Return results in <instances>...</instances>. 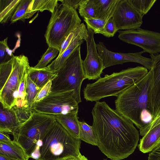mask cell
<instances>
[{
	"label": "cell",
	"instance_id": "cell-1",
	"mask_svg": "<svg viewBox=\"0 0 160 160\" xmlns=\"http://www.w3.org/2000/svg\"><path fill=\"white\" fill-rule=\"evenodd\" d=\"M92 113L97 146L102 153L112 160H120L133 152L139 133L131 120L105 102H96Z\"/></svg>",
	"mask_w": 160,
	"mask_h": 160
},
{
	"label": "cell",
	"instance_id": "cell-2",
	"mask_svg": "<svg viewBox=\"0 0 160 160\" xmlns=\"http://www.w3.org/2000/svg\"><path fill=\"white\" fill-rule=\"evenodd\" d=\"M148 72L144 67L138 66L106 75L87 85L83 90L84 97L87 101L97 102L104 98L117 97Z\"/></svg>",
	"mask_w": 160,
	"mask_h": 160
},
{
	"label": "cell",
	"instance_id": "cell-3",
	"mask_svg": "<svg viewBox=\"0 0 160 160\" xmlns=\"http://www.w3.org/2000/svg\"><path fill=\"white\" fill-rule=\"evenodd\" d=\"M81 140L72 135L56 120L43 136L38 160H65L79 157Z\"/></svg>",
	"mask_w": 160,
	"mask_h": 160
},
{
	"label": "cell",
	"instance_id": "cell-4",
	"mask_svg": "<svg viewBox=\"0 0 160 160\" xmlns=\"http://www.w3.org/2000/svg\"><path fill=\"white\" fill-rule=\"evenodd\" d=\"M151 70L117 96L116 110L131 120L139 129L144 126L141 120L142 112L147 109Z\"/></svg>",
	"mask_w": 160,
	"mask_h": 160
},
{
	"label": "cell",
	"instance_id": "cell-5",
	"mask_svg": "<svg viewBox=\"0 0 160 160\" xmlns=\"http://www.w3.org/2000/svg\"><path fill=\"white\" fill-rule=\"evenodd\" d=\"M79 46L67 59L52 80L51 92L73 90L74 97L79 103L81 102L80 89L85 79Z\"/></svg>",
	"mask_w": 160,
	"mask_h": 160
},
{
	"label": "cell",
	"instance_id": "cell-6",
	"mask_svg": "<svg viewBox=\"0 0 160 160\" xmlns=\"http://www.w3.org/2000/svg\"><path fill=\"white\" fill-rule=\"evenodd\" d=\"M81 22L76 10L58 3L52 13L45 34L48 47L60 51L65 39Z\"/></svg>",
	"mask_w": 160,
	"mask_h": 160
},
{
	"label": "cell",
	"instance_id": "cell-7",
	"mask_svg": "<svg viewBox=\"0 0 160 160\" xmlns=\"http://www.w3.org/2000/svg\"><path fill=\"white\" fill-rule=\"evenodd\" d=\"M56 120L54 115L33 111L29 119L13 132V140L30 158L38 142L42 139Z\"/></svg>",
	"mask_w": 160,
	"mask_h": 160
},
{
	"label": "cell",
	"instance_id": "cell-8",
	"mask_svg": "<svg viewBox=\"0 0 160 160\" xmlns=\"http://www.w3.org/2000/svg\"><path fill=\"white\" fill-rule=\"evenodd\" d=\"M11 72L0 90V102L6 108L15 106L18 94L19 85L30 67L28 58L24 55H13Z\"/></svg>",
	"mask_w": 160,
	"mask_h": 160
},
{
	"label": "cell",
	"instance_id": "cell-9",
	"mask_svg": "<svg viewBox=\"0 0 160 160\" xmlns=\"http://www.w3.org/2000/svg\"><path fill=\"white\" fill-rule=\"evenodd\" d=\"M73 90L51 92L43 100L34 105V112L53 115L78 112V103L74 97Z\"/></svg>",
	"mask_w": 160,
	"mask_h": 160
},
{
	"label": "cell",
	"instance_id": "cell-10",
	"mask_svg": "<svg viewBox=\"0 0 160 160\" xmlns=\"http://www.w3.org/2000/svg\"><path fill=\"white\" fill-rule=\"evenodd\" d=\"M118 32L121 40L141 48L150 55H156L160 52V33L140 28Z\"/></svg>",
	"mask_w": 160,
	"mask_h": 160
},
{
	"label": "cell",
	"instance_id": "cell-11",
	"mask_svg": "<svg viewBox=\"0 0 160 160\" xmlns=\"http://www.w3.org/2000/svg\"><path fill=\"white\" fill-rule=\"evenodd\" d=\"M98 54L102 60L105 68L127 62H134L141 64L148 71L152 68L151 58L144 57L142 54L144 51L134 53L116 52L108 50L102 42L96 44Z\"/></svg>",
	"mask_w": 160,
	"mask_h": 160
},
{
	"label": "cell",
	"instance_id": "cell-12",
	"mask_svg": "<svg viewBox=\"0 0 160 160\" xmlns=\"http://www.w3.org/2000/svg\"><path fill=\"white\" fill-rule=\"evenodd\" d=\"M88 37L85 41L87 46V54L82 64L85 79L95 80L100 78L102 71L105 68L102 59L99 55L94 38V32L87 28Z\"/></svg>",
	"mask_w": 160,
	"mask_h": 160
},
{
	"label": "cell",
	"instance_id": "cell-13",
	"mask_svg": "<svg viewBox=\"0 0 160 160\" xmlns=\"http://www.w3.org/2000/svg\"><path fill=\"white\" fill-rule=\"evenodd\" d=\"M143 16L128 0H119L112 18L118 30H125L139 28Z\"/></svg>",
	"mask_w": 160,
	"mask_h": 160
},
{
	"label": "cell",
	"instance_id": "cell-14",
	"mask_svg": "<svg viewBox=\"0 0 160 160\" xmlns=\"http://www.w3.org/2000/svg\"><path fill=\"white\" fill-rule=\"evenodd\" d=\"M152 59V77L148 93L147 109L152 118L158 116L160 110V54L150 55Z\"/></svg>",
	"mask_w": 160,
	"mask_h": 160
},
{
	"label": "cell",
	"instance_id": "cell-15",
	"mask_svg": "<svg viewBox=\"0 0 160 160\" xmlns=\"http://www.w3.org/2000/svg\"><path fill=\"white\" fill-rule=\"evenodd\" d=\"M88 37V31L86 28L73 39L63 53L60 56H58L47 68L51 71L57 72L70 55L79 46L81 45Z\"/></svg>",
	"mask_w": 160,
	"mask_h": 160
},
{
	"label": "cell",
	"instance_id": "cell-16",
	"mask_svg": "<svg viewBox=\"0 0 160 160\" xmlns=\"http://www.w3.org/2000/svg\"><path fill=\"white\" fill-rule=\"evenodd\" d=\"M21 125L12 107L9 109L0 104V132L12 135Z\"/></svg>",
	"mask_w": 160,
	"mask_h": 160
},
{
	"label": "cell",
	"instance_id": "cell-17",
	"mask_svg": "<svg viewBox=\"0 0 160 160\" xmlns=\"http://www.w3.org/2000/svg\"><path fill=\"white\" fill-rule=\"evenodd\" d=\"M160 143V124L149 130L140 140L138 147L143 153L152 151Z\"/></svg>",
	"mask_w": 160,
	"mask_h": 160
},
{
	"label": "cell",
	"instance_id": "cell-18",
	"mask_svg": "<svg viewBox=\"0 0 160 160\" xmlns=\"http://www.w3.org/2000/svg\"><path fill=\"white\" fill-rule=\"evenodd\" d=\"M77 112L54 115L56 120L72 135L79 139V126Z\"/></svg>",
	"mask_w": 160,
	"mask_h": 160
},
{
	"label": "cell",
	"instance_id": "cell-19",
	"mask_svg": "<svg viewBox=\"0 0 160 160\" xmlns=\"http://www.w3.org/2000/svg\"><path fill=\"white\" fill-rule=\"evenodd\" d=\"M27 74L32 81L40 88L49 81H52L58 75L57 72L51 71L47 67L37 69L30 67Z\"/></svg>",
	"mask_w": 160,
	"mask_h": 160
},
{
	"label": "cell",
	"instance_id": "cell-20",
	"mask_svg": "<svg viewBox=\"0 0 160 160\" xmlns=\"http://www.w3.org/2000/svg\"><path fill=\"white\" fill-rule=\"evenodd\" d=\"M119 0H93L96 18L107 21L112 17Z\"/></svg>",
	"mask_w": 160,
	"mask_h": 160
},
{
	"label": "cell",
	"instance_id": "cell-21",
	"mask_svg": "<svg viewBox=\"0 0 160 160\" xmlns=\"http://www.w3.org/2000/svg\"><path fill=\"white\" fill-rule=\"evenodd\" d=\"M0 155L20 160L29 158L23 148L13 140L8 143L0 142Z\"/></svg>",
	"mask_w": 160,
	"mask_h": 160
},
{
	"label": "cell",
	"instance_id": "cell-22",
	"mask_svg": "<svg viewBox=\"0 0 160 160\" xmlns=\"http://www.w3.org/2000/svg\"><path fill=\"white\" fill-rule=\"evenodd\" d=\"M58 0H32L29 7L27 18H30L37 11L47 10L52 13L58 3Z\"/></svg>",
	"mask_w": 160,
	"mask_h": 160
},
{
	"label": "cell",
	"instance_id": "cell-23",
	"mask_svg": "<svg viewBox=\"0 0 160 160\" xmlns=\"http://www.w3.org/2000/svg\"><path fill=\"white\" fill-rule=\"evenodd\" d=\"M21 0H0V22L4 23L11 19Z\"/></svg>",
	"mask_w": 160,
	"mask_h": 160
},
{
	"label": "cell",
	"instance_id": "cell-24",
	"mask_svg": "<svg viewBox=\"0 0 160 160\" xmlns=\"http://www.w3.org/2000/svg\"><path fill=\"white\" fill-rule=\"evenodd\" d=\"M79 139L92 145L98 146L95 133L92 126L84 121H79Z\"/></svg>",
	"mask_w": 160,
	"mask_h": 160
},
{
	"label": "cell",
	"instance_id": "cell-25",
	"mask_svg": "<svg viewBox=\"0 0 160 160\" xmlns=\"http://www.w3.org/2000/svg\"><path fill=\"white\" fill-rule=\"evenodd\" d=\"M41 89L32 81L27 74L26 78V92L28 110L33 111L34 99Z\"/></svg>",
	"mask_w": 160,
	"mask_h": 160
},
{
	"label": "cell",
	"instance_id": "cell-26",
	"mask_svg": "<svg viewBox=\"0 0 160 160\" xmlns=\"http://www.w3.org/2000/svg\"><path fill=\"white\" fill-rule=\"evenodd\" d=\"M78 11L80 16L84 18H96V11L93 0H82Z\"/></svg>",
	"mask_w": 160,
	"mask_h": 160
},
{
	"label": "cell",
	"instance_id": "cell-27",
	"mask_svg": "<svg viewBox=\"0 0 160 160\" xmlns=\"http://www.w3.org/2000/svg\"><path fill=\"white\" fill-rule=\"evenodd\" d=\"M31 1L32 0H21L10 19L11 23H13L19 20L25 22V19L27 18L29 7Z\"/></svg>",
	"mask_w": 160,
	"mask_h": 160
},
{
	"label": "cell",
	"instance_id": "cell-28",
	"mask_svg": "<svg viewBox=\"0 0 160 160\" xmlns=\"http://www.w3.org/2000/svg\"><path fill=\"white\" fill-rule=\"evenodd\" d=\"M129 3L143 16L150 10L156 0H128Z\"/></svg>",
	"mask_w": 160,
	"mask_h": 160
},
{
	"label": "cell",
	"instance_id": "cell-29",
	"mask_svg": "<svg viewBox=\"0 0 160 160\" xmlns=\"http://www.w3.org/2000/svg\"><path fill=\"white\" fill-rule=\"evenodd\" d=\"M59 51L53 48L48 47V48L42 55L38 63L34 67L37 69L43 68L47 67V65L58 54Z\"/></svg>",
	"mask_w": 160,
	"mask_h": 160
},
{
	"label": "cell",
	"instance_id": "cell-30",
	"mask_svg": "<svg viewBox=\"0 0 160 160\" xmlns=\"http://www.w3.org/2000/svg\"><path fill=\"white\" fill-rule=\"evenodd\" d=\"M27 75V74L23 78L19 85L18 96L14 106L18 108H22L28 109L27 94L26 92Z\"/></svg>",
	"mask_w": 160,
	"mask_h": 160
},
{
	"label": "cell",
	"instance_id": "cell-31",
	"mask_svg": "<svg viewBox=\"0 0 160 160\" xmlns=\"http://www.w3.org/2000/svg\"><path fill=\"white\" fill-rule=\"evenodd\" d=\"M86 28L83 23H81L70 33L62 43L58 56H60L63 53L73 39Z\"/></svg>",
	"mask_w": 160,
	"mask_h": 160
},
{
	"label": "cell",
	"instance_id": "cell-32",
	"mask_svg": "<svg viewBox=\"0 0 160 160\" xmlns=\"http://www.w3.org/2000/svg\"><path fill=\"white\" fill-rule=\"evenodd\" d=\"M84 21L86 23L87 28L92 29L94 33L102 34L106 21L97 18H84Z\"/></svg>",
	"mask_w": 160,
	"mask_h": 160
},
{
	"label": "cell",
	"instance_id": "cell-33",
	"mask_svg": "<svg viewBox=\"0 0 160 160\" xmlns=\"http://www.w3.org/2000/svg\"><path fill=\"white\" fill-rule=\"evenodd\" d=\"M7 41L8 37L0 42V64L9 60L8 56L12 57L13 55L8 46Z\"/></svg>",
	"mask_w": 160,
	"mask_h": 160
},
{
	"label": "cell",
	"instance_id": "cell-34",
	"mask_svg": "<svg viewBox=\"0 0 160 160\" xmlns=\"http://www.w3.org/2000/svg\"><path fill=\"white\" fill-rule=\"evenodd\" d=\"M118 30L114 21L112 17L107 21L102 34L108 38L112 37Z\"/></svg>",
	"mask_w": 160,
	"mask_h": 160
},
{
	"label": "cell",
	"instance_id": "cell-35",
	"mask_svg": "<svg viewBox=\"0 0 160 160\" xmlns=\"http://www.w3.org/2000/svg\"><path fill=\"white\" fill-rule=\"evenodd\" d=\"M52 84V81H50L41 88L34 99L33 107L34 105L43 100L51 92Z\"/></svg>",
	"mask_w": 160,
	"mask_h": 160
},
{
	"label": "cell",
	"instance_id": "cell-36",
	"mask_svg": "<svg viewBox=\"0 0 160 160\" xmlns=\"http://www.w3.org/2000/svg\"><path fill=\"white\" fill-rule=\"evenodd\" d=\"M13 108L21 125L29 119L33 112L28 109L18 108L16 106L13 107Z\"/></svg>",
	"mask_w": 160,
	"mask_h": 160
},
{
	"label": "cell",
	"instance_id": "cell-37",
	"mask_svg": "<svg viewBox=\"0 0 160 160\" xmlns=\"http://www.w3.org/2000/svg\"><path fill=\"white\" fill-rule=\"evenodd\" d=\"M160 124V115L157 116L143 127L139 129L140 134L143 136L150 129Z\"/></svg>",
	"mask_w": 160,
	"mask_h": 160
},
{
	"label": "cell",
	"instance_id": "cell-38",
	"mask_svg": "<svg viewBox=\"0 0 160 160\" xmlns=\"http://www.w3.org/2000/svg\"><path fill=\"white\" fill-rule=\"evenodd\" d=\"M82 0H59L64 5L75 10L78 8Z\"/></svg>",
	"mask_w": 160,
	"mask_h": 160
},
{
	"label": "cell",
	"instance_id": "cell-39",
	"mask_svg": "<svg viewBox=\"0 0 160 160\" xmlns=\"http://www.w3.org/2000/svg\"><path fill=\"white\" fill-rule=\"evenodd\" d=\"M148 160H160V143L149 153Z\"/></svg>",
	"mask_w": 160,
	"mask_h": 160
},
{
	"label": "cell",
	"instance_id": "cell-40",
	"mask_svg": "<svg viewBox=\"0 0 160 160\" xmlns=\"http://www.w3.org/2000/svg\"><path fill=\"white\" fill-rule=\"evenodd\" d=\"M152 117L150 112L146 109L143 110L141 114V120L145 126L152 119Z\"/></svg>",
	"mask_w": 160,
	"mask_h": 160
},
{
	"label": "cell",
	"instance_id": "cell-41",
	"mask_svg": "<svg viewBox=\"0 0 160 160\" xmlns=\"http://www.w3.org/2000/svg\"><path fill=\"white\" fill-rule=\"evenodd\" d=\"M12 141L8 133L0 132V142L6 143Z\"/></svg>",
	"mask_w": 160,
	"mask_h": 160
},
{
	"label": "cell",
	"instance_id": "cell-42",
	"mask_svg": "<svg viewBox=\"0 0 160 160\" xmlns=\"http://www.w3.org/2000/svg\"><path fill=\"white\" fill-rule=\"evenodd\" d=\"M65 160H89L87 158L83 155H81L79 157H72L68 158Z\"/></svg>",
	"mask_w": 160,
	"mask_h": 160
},
{
	"label": "cell",
	"instance_id": "cell-43",
	"mask_svg": "<svg viewBox=\"0 0 160 160\" xmlns=\"http://www.w3.org/2000/svg\"><path fill=\"white\" fill-rule=\"evenodd\" d=\"M0 160H20L14 159L0 155Z\"/></svg>",
	"mask_w": 160,
	"mask_h": 160
},
{
	"label": "cell",
	"instance_id": "cell-44",
	"mask_svg": "<svg viewBox=\"0 0 160 160\" xmlns=\"http://www.w3.org/2000/svg\"><path fill=\"white\" fill-rule=\"evenodd\" d=\"M159 115H160V111H159V113H158V116Z\"/></svg>",
	"mask_w": 160,
	"mask_h": 160
},
{
	"label": "cell",
	"instance_id": "cell-45",
	"mask_svg": "<svg viewBox=\"0 0 160 160\" xmlns=\"http://www.w3.org/2000/svg\"><path fill=\"white\" fill-rule=\"evenodd\" d=\"M105 160H107V159H105Z\"/></svg>",
	"mask_w": 160,
	"mask_h": 160
}]
</instances>
